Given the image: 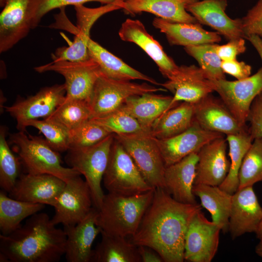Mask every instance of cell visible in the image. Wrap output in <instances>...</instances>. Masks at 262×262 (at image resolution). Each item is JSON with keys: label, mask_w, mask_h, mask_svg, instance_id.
<instances>
[{"label": "cell", "mask_w": 262, "mask_h": 262, "mask_svg": "<svg viewBox=\"0 0 262 262\" xmlns=\"http://www.w3.org/2000/svg\"><path fill=\"white\" fill-rule=\"evenodd\" d=\"M201 206L180 202L163 188H156L151 202L130 240L137 246L153 249L164 262H182L189 225Z\"/></svg>", "instance_id": "1"}, {"label": "cell", "mask_w": 262, "mask_h": 262, "mask_svg": "<svg viewBox=\"0 0 262 262\" xmlns=\"http://www.w3.org/2000/svg\"><path fill=\"white\" fill-rule=\"evenodd\" d=\"M49 215L38 212L7 235L0 234V262H57L65 255L66 236Z\"/></svg>", "instance_id": "2"}, {"label": "cell", "mask_w": 262, "mask_h": 262, "mask_svg": "<svg viewBox=\"0 0 262 262\" xmlns=\"http://www.w3.org/2000/svg\"><path fill=\"white\" fill-rule=\"evenodd\" d=\"M154 192V189L131 196L108 192L98 210L96 225L107 234L131 237L137 231Z\"/></svg>", "instance_id": "3"}, {"label": "cell", "mask_w": 262, "mask_h": 262, "mask_svg": "<svg viewBox=\"0 0 262 262\" xmlns=\"http://www.w3.org/2000/svg\"><path fill=\"white\" fill-rule=\"evenodd\" d=\"M25 131L10 135L8 140L22 164L25 173L50 174L66 182L81 174L74 168L62 165L58 152L40 136H28Z\"/></svg>", "instance_id": "4"}, {"label": "cell", "mask_w": 262, "mask_h": 262, "mask_svg": "<svg viewBox=\"0 0 262 262\" xmlns=\"http://www.w3.org/2000/svg\"><path fill=\"white\" fill-rule=\"evenodd\" d=\"M115 134H111L96 144L69 149L66 161L70 167L82 175L90 188L93 207L98 210L105 194L101 182L109 162Z\"/></svg>", "instance_id": "5"}, {"label": "cell", "mask_w": 262, "mask_h": 262, "mask_svg": "<svg viewBox=\"0 0 262 262\" xmlns=\"http://www.w3.org/2000/svg\"><path fill=\"white\" fill-rule=\"evenodd\" d=\"M102 181L108 192L121 195H135L155 189L145 180L131 157L115 137Z\"/></svg>", "instance_id": "6"}, {"label": "cell", "mask_w": 262, "mask_h": 262, "mask_svg": "<svg viewBox=\"0 0 262 262\" xmlns=\"http://www.w3.org/2000/svg\"><path fill=\"white\" fill-rule=\"evenodd\" d=\"M166 90L147 83L113 79L101 73L95 84L89 103L91 119L104 116L118 110L130 97Z\"/></svg>", "instance_id": "7"}, {"label": "cell", "mask_w": 262, "mask_h": 262, "mask_svg": "<svg viewBox=\"0 0 262 262\" xmlns=\"http://www.w3.org/2000/svg\"><path fill=\"white\" fill-rule=\"evenodd\" d=\"M115 137L131 157L147 183L154 188H164L165 166L156 138L151 132Z\"/></svg>", "instance_id": "8"}, {"label": "cell", "mask_w": 262, "mask_h": 262, "mask_svg": "<svg viewBox=\"0 0 262 262\" xmlns=\"http://www.w3.org/2000/svg\"><path fill=\"white\" fill-rule=\"evenodd\" d=\"M34 69L39 73L54 71L62 75L65 79L66 98L89 103L95 84L102 73L98 64L91 58L81 62L52 61Z\"/></svg>", "instance_id": "9"}, {"label": "cell", "mask_w": 262, "mask_h": 262, "mask_svg": "<svg viewBox=\"0 0 262 262\" xmlns=\"http://www.w3.org/2000/svg\"><path fill=\"white\" fill-rule=\"evenodd\" d=\"M44 0H6L0 14V52L11 49L35 27Z\"/></svg>", "instance_id": "10"}, {"label": "cell", "mask_w": 262, "mask_h": 262, "mask_svg": "<svg viewBox=\"0 0 262 262\" xmlns=\"http://www.w3.org/2000/svg\"><path fill=\"white\" fill-rule=\"evenodd\" d=\"M213 91L242 126H246L248 114L255 98L262 92V67L252 76L234 81L226 79L209 80Z\"/></svg>", "instance_id": "11"}, {"label": "cell", "mask_w": 262, "mask_h": 262, "mask_svg": "<svg viewBox=\"0 0 262 262\" xmlns=\"http://www.w3.org/2000/svg\"><path fill=\"white\" fill-rule=\"evenodd\" d=\"M53 207L55 213L51 221L55 225L73 226L82 221L93 207L86 181L78 175L66 182Z\"/></svg>", "instance_id": "12"}, {"label": "cell", "mask_w": 262, "mask_h": 262, "mask_svg": "<svg viewBox=\"0 0 262 262\" xmlns=\"http://www.w3.org/2000/svg\"><path fill=\"white\" fill-rule=\"evenodd\" d=\"M65 83L41 88L34 95L21 98L12 105L4 107L6 112L16 121L19 131H25L26 124L31 120L49 116L65 100Z\"/></svg>", "instance_id": "13"}, {"label": "cell", "mask_w": 262, "mask_h": 262, "mask_svg": "<svg viewBox=\"0 0 262 262\" xmlns=\"http://www.w3.org/2000/svg\"><path fill=\"white\" fill-rule=\"evenodd\" d=\"M122 0L105 4L97 8H88L83 5L75 6L77 27L73 41L68 47L58 48L52 54L53 61L66 60L81 62L89 59L87 43L90 31L96 21L104 14L121 9Z\"/></svg>", "instance_id": "14"}, {"label": "cell", "mask_w": 262, "mask_h": 262, "mask_svg": "<svg viewBox=\"0 0 262 262\" xmlns=\"http://www.w3.org/2000/svg\"><path fill=\"white\" fill-rule=\"evenodd\" d=\"M220 228L209 221L201 210L192 218L184 243V260L190 262H210L215 255L219 242Z\"/></svg>", "instance_id": "15"}, {"label": "cell", "mask_w": 262, "mask_h": 262, "mask_svg": "<svg viewBox=\"0 0 262 262\" xmlns=\"http://www.w3.org/2000/svg\"><path fill=\"white\" fill-rule=\"evenodd\" d=\"M222 136V133L203 129L194 120L186 131L171 137L156 140L166 167L198 152L208 143Z\"/></svg>", "instance_id": "16"}, {"label": "cell", "mask_w": 262, "mask_h": 262, "mask_svg": "<svg viewBox=\"0 0 262 262\" xmlns=\"http://www.w3.org/2000/svg\"><path fill=\"white\" fill-rule=\"evenodd\" d=\"M161 86L174 94L170 109L180 101L195 103L213 92L203 70L194 65L179 66L175 74Z\"/></svg>", "instance_id": "17"}, {"label": "cell", "mask_w": 262, "mask_h": 262, "mask_svg": "<svg viewBox=\"0 0 262 262\" xmlns=\"http://www.w3.org/2000/svg\"><path fill=\"white\" fill-rule=\"evenodd\" d=\"M66 182L50 174L22 173L9 196L13 198L53 207Z\"/></svg>", "instance_id": "18"}, {"label": "cell", "mask_w": 262, "mask_h": 262, "mask_svg": "<svg viewBox=\"0 0 262 262\" xmlns=\"http://www.w3.org/2000/svg\"><path fill=\"white\" fill-rule=\"evenodd\" d=\"M262 221V207L253 186L238 189L232 197L229 231L234 239L246 233H256Z\"/></svg>", "instance_id": "19"}, {"label": "cell", "mask_w": 262, "mask_h": 262, "mask_svg": "<svg viewBox=\"0 0 262 262\" xmlns=\"http://www.w3.org/2000/svg\"><path fill=\"white\" fill-rule=\"evenodd\" d=\"M227 143L226 138L220 137L208 143L198 151L194 184L219 186L223 183L230 165L226 156Z\"/></svg>", "instance_id": "20"}, {"label": "cell", "mask_w": 262, "mask_h": 262, "mask_svg": "<svg viewBox=\"0 0 262 262\" xmlns=\"http://www.w3.org/2000/svg\"><path fill=\"white\" fill-rule=\"evenodd\" d=\"M194 120L203 129L223 134H237L248 130L242 126L222 100L211 93L194 103Z\"/></svg>", "instance_id": "21"}, {"label": "cell", "mask_w": 262, "mask_h": 262, "mask_svg": "<svg viewBox=\"0 0 262 262\" xmlns=\"http://www.w3.org/2000/svg\"><path fill=\"white\" fill-rule=\"evenodd\" d=\"M118 34L122 40L133 43L141 48L155 62L165 78L169 79L178 70L179 66L167 55L161 44L147 32L140 20L127 19L122 24Z\"/></svg>", "instance_id": "22"}, {"label": "cell", "mask_w": 262, "mask_h": 262, "mask_svg": "<svg viewBox=\"0 0 262 262\" xmlns=\"http://www.w3.org/2000/svg\"><path fill=\"white\" fill-rule=\"evenodd\" d=\"M226 0H197L186 8L201 24L208 26L228 40L242 37L241 18L232 19L226 14Z\"/></svg>", "instance_id": "23"}, {"label": "cell", "mask_w": 262, "mask_h": 262, "mask_svg": "<svg viewBox=\"0 0 262 262\" xmlns=\"http://www.w3.org/2000/svg\"><path fill=\"white\" fill-rule=\"evenodd\" d=\"M98 210L93 207L78 224L64 227L66 236L65 256L67 262H90L92 245L101 229L96 225Z\"/></svg>", "instance_id": "24"}, {"label": "cell", "mask_w": 262, "mask_h": 262, "mask_svg": "<svg viewBox=\"0 0 262 262\" xmlns=\"http://www.w3.org/2000/svg\"><path fill=\"white\" fill-rule=\"evenodd\" d=\"M197 161V152H194L165 168L164 189L180 202L197 203L193 192Z\"/></svg>", "instance_id": "25"}, {"label": "cell", "mask_w": 262, "mask_h": 262, "mask_svg": "<svg viewBox=\"0 0 262 262\" xmlns=\"http://www.w3.org/2000/svg\"><path fill=\"white\" fill-rule=\"evenodd\" d=\"M198 0H122V8L126 15L143 12L176 22L196 23V19L187 11L186 6Z\"/></svg>", "instance_id": "26"}, {"label": "cell", "mask_w": 262, "mask_h": 262, "mask_svg": "<svg viewBox=\"0 0 262 262\" xmlns=\"http://www.w3.org/2000/svg\"><path fill=\"white\" fill-rule=\"evenodd\" d=\"M153 26L164 33L171 45L184 47L207 43H217L221 37L217 32L207 31L198 22H176L156 17Z\"/></svg>", "instance_id": "27"}, {"label": "cell", "mask_w": 262, "mask_h": 262, "mask_svg": "<svg viewBox=\"0 0 262 262\" xmlns=\"http://www.w3.org/2000/svg\"><path fill=\"white\" fill-rule=\"evenodd\" d=\"M89 56L99 65L101 73L113 79L143 80L152 84L161 85L155 80L137 70L93 40L87 43Z\"/></svg>", "instance_id": "28"}, {"label": "cell", "mask_w": 262, "mask_h": 262, "mask_svg": "<svg viewBox=\"0 0 262 262\" xmlns=\"http://www.w3.org/2000/svg\"><path fill=\"white\" fill-rule=\"evenodd\" d=\"M173 96L146 93L129 98L121 107L150 131L155 121L170 109Z\"/></svg>", "instance_id": "29"}, {"label": "cell", "mask_w": 262, "mask_h": 262, "mask_svg": "<svg viewBox=\"0 0 262 262\" xmlns=\"http://www.w3.org/2000/svg\"><path fill=\"white\" fill-rule=\"evenodd\" d=\"M193 192L199 198L201 205L210 213L212 221L224 233L228 232L232 195L219 186L202 184H194Z\"/></svg>", "instance_id": "30"}, {"label": "cell", "mask_w": 262, "mask_h": 262, "mask_svg": "<svg viewBox=\"0 0 262 262\" xmlns=\"http://www.w3.org/2000/svg\"><path fill=\"white\" fill-rule=\"evenodd\" d=\"M101 239L93 249L91 262H141L138 246L127 237L101 232Z\"/></svg>", "instance_id": "31"}, {"label": "cell", "mask_w": 262, "mask_h": 262, "mask_svg": "<svg viewBox=\"0 0 262 262\" xmlns=\"http://www.w3.org/2000/svg\"><path fill=\"white\" fill-rule=\"evenodd\" d=\"M194 121V103L183 101L158 118L151 127V133L157 139L167 138L186 131Z\"/></svg>", "instance_id": "32"}, {"label": "cell", "mask_w": 262, "mask_h": 262, "mask_svg": "<svg viewBox=\"0 0 262 262\" xmlns=\"http://www.w3.org/2000/svg\"><path fill=\"white\" fill-rule=\"evenodd\" d=\"M45 205L21 201L8 196L5 192H0V230L7 235L21 226L25 219L40 212Z\"/></svg>", "instance_id": "33"}, {"label": "cell", "mask_w": 262, "mask_h": 262, "mask_svg": "<svg viewBox=\"0 0 262 262\" xmlns=\"http://www.w3.org/2000/svg\"><path fill=\"white\" fill-rule=\"evenodd\" d=\"M226 140L229 146L230 165L226 179L219 187L233 195L238 189L240 167L253 140L248 130L237 134L227 135Z\"/></svg>", "instance_id": "34"}, {"label": "cell", "mask_w": 262, "mask_h": 262, "mask_svg": "<svg viewBox=\"0 0 262 262\" xmlns=\"http://www.w3.org/2000/svg\"><path fill=\"white\" fill-rule=\"evenodd\" d=\"M6 127L0 128V186L9 193L14 188L23 169L19 158L13 153L7 141Z\"/></svg>", "instance_id": "35"}, {"label": "cell", "mask_w": 262, "mask_h": 262, "mask_svg": "<svg viewBox=\"0 0 262 262\" xmlns=\"http://www.w3.org/2000/svg\"><path fill=\"white\" fill-rule=\"evenodd\" d=\"M48 118L66 128L70 133L91 118V111L88 101L77 99H66Z\"/></svg>", "instance_id": "36"}, {"label": "cell", "mask_w": 262, "mask_h": 262, "mask_svg": "<svg viewBox=\"0 0 262 262\" xmlns=\"http://www.w3.org/2000/svg\"><path fill=\"white\" fill-rule=\"evenodd\" d=\"M216 43H207L184 47L186 52L198 63L209 80L226 79L221 68L222 60L218 56Z\"/></svg>", "instance_id": "37"}, {"label": "cell", "mask_w": 262, "mask_h": 262, "mask_svg": "<svg viewBox=\"0 0 262 262\" xmlns=\"http://www.w3.org/2000/svg\"><path fill=\"white\" fill-rule=\"evenodd\" d=\"M262 181V138L254 139L243 160L239 173V187Z\"/></svg>", "instance_id": "38"}, {"label": "cell", "mask_w": 262, "mask_h": 262, "mask_svg": "<svg viewBox=\"0 0 262 262\" xmlns=\"http://www.w3.org/2000/svg\"><path fill=\"white\" fill-rule=\"evenodd\" d=\"M115 135H128L151 132L121 107L104 116L91 119Z\"/></svg>", "instance_id": "39"}, {"label": "cell", "mask_w": 262, "mask_h": 262, "mask_svg": "<svg viewBox=\"0 0 262 262\" xmlns=\"http://www.w3.org/2000/svg\"><path fill=\"white\" fill-rule=\"evenodd\" d=\"M37 129L45 137L49 145L57 152L68 151L70 148V133L64 126L51 119L29 121L26 127Z\"/></svg>", "instance_id": "40"}, {"label": "cell", "mask_w": 262, "mask_h": 262, "mask_svg": "<svg viewBox=\"0 0 262 262\" xmlns=\"http://www.w3.org/2000/svg\"><path fill=\"white\" fill-rule=\"evenodd\" d=\"M111 134L104 127L90 119L70 132L69 149L94 145Z\"/></svg>", "instance_id": "41"}, {"label": "cell", "mask_w": 262, "mask_h": 262, "mask_svg": "<svg viewBox=\"0 0 262 262\" xmlns=\"http://www.w3.org/2000/svg\"><path fill=\"white\" fill-rule=\"evenodd\" d=\"M241 19L244 38L252 35L262 38V0H258Z\"/></svg>", "instance_id": "42"}, {"label": "cell", "mask_w": 262, "mask_h": 262, "mask_svg": "<svg viewBox=\"0 0 262 262\" xmlns=\"http://www.w3.org/2000/svg\"><path fill=\"white\" fill-rule=\"evenodd\" d=\"M118 0H44L38 11L35 20V27L37 26L43 16L49 11L56 8L65 7L67 5H81L84 3L96 1L102 4H111Z\"/></svg>", "instance_id": "43"}, {"label": "cell", "mask_w": 262, "mask_h": 262, "mask_svg": "<svg viewBox=\"0 0 262 262\" xmlns=\"http://www.w3.org/2000/svg\"><path fill=\"white\" fill-rule=\"evenodd\" d=\"M247 121L249 122L248 131L253 141L255 139L262 138V92L252 102Z\"/></svg>", "instance_id": "44"}, {"label": "cell", "mask_w": 262, "mask_h": 262, "mask_svg": "<svg viewBox=\"0 0 262 262\" xmlns=\"http://www.w3.org/2000/svg\"><path fill=\"white\" fill-rule=\"evenodd\" d=\"M246 50V42L242 37L229 40L226 44L218 45L216 48L217 53L222 61L236 59L237 56Z\"/></svg>", "instance_id": "45"}, {"label": "cell", "mask_w": 262, "mask_h": 262, "mask_svg": "<svg viewBox=\"0 0 262 262\" xmlns=\"http://www.w3.org/2000/svg\"><path fill=\"white\" fill-rule=\"evenodd\" d=\"M221 68L224 73L230 75L237 80L244 79L251 76V66L237 59L222 61Z\"/></svg>", "instance_id": "46"}, {"label": "cell", "mask_w": 262, "mask_h": 262, "mask_svg": "<svg viewBox=\"0 0 262 262\" xmlns=\"http://www.w3.org/2000/svg\"><path fill=\"white\" fill-rule=\"evenodd\" d=\"M138 252L142 262H163L161 256L153 249L145 246H138Z\"/></svg>", "instance_id": "47"}, {"label": "cell", "mask_w": 262, "mask_h": 262, "mask_svg": "<svg viewBox=\"0 0 262 262\" xmlns=\"http://www.w3.org/2000/svg\"><path fill=\"white\" fill-rule=\"evenodd\" d=\"M248 40L258 53L262 61V38L255 35H252L246 38Z\"/></svg>", "instance_id": "48"}, {"label": "cell", "mask_w": 262, "mask_h": 262, "mask_svg": "<svg viewBox=\"0 0 262 262\" xmlns=\"http://www.w3.org/2000/svg\"><path fill=\"white\" fill-rule=\"evenodd\" d=\"M259 243L257 244L255 247L256 253L262 258V239H260Z\"/></svg>", "instance_id": "49"}, {"label": "cell", "mask_w": 262, "mask_h": 262, "mask_svg": "<svg viewBox=\"0 0 262 262\" xmlns=\"http://www.w3.org/2000/svg\"><path fill=\"white\" fill-rule=\"evenodd\" d=\"M256 234L257 237L259 239H262V221L259 227V229L257 232L255 233Z\"/></svg>", "instance_id": "50"}, {"label": "cell", "mask_w": 262, "mask_h": 262, "mask_svg": "<svg viewBox=\"0 0 262 262\" xmlns=\"http://www.w3.org/2000/svg\"><path fill=\"white\" fill-rule=\"evenodd\" d=\"M6 0H0V7H3V6L5 5V2Z\"/></svg>", "instance_id": "51"}]
</instances>
